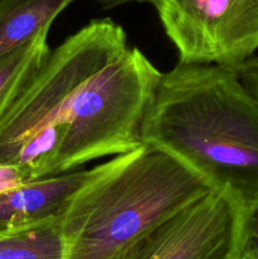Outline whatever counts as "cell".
Instances as JSON below:
<instances>
[{"mask_svg":"<svg viewBox=\"0 0 258 259\" xmlns=\"http://www.w3.org/2000/svg\"><path fill=\"white\" fill-rule=\"evenodd\" d=\"M161 77L120 25L91 20L50 51L3 116L0 162L32 181L138 148Z\"/></svg>","mask_w":258,"mask_h":259,"instance_id":"1","label":"cell"},{"mask_svg":"<svg viewBox=\"0 0 258 259\" xmlns=\"http://www.w3.org/2000/svg\"><path fill=\"white\" fill-rule=\"evenodd\" d=\"M142 141L243 207L258 201V104L234 68L179 61L162 73Z\"/></svg>","mask_w":258,"mask_h":259,"instance_id":"2","label":"cell"},{"mask_svg":"<svg viewBox=\"0 0 258 259\" xmlns=\"http://www.w3.org/2000/svg\"><path fill=\"white\" fill-rule=\"evenodd\" d=\"M211 187L169 154L142 144L95 167L61 217L66 259H114Z\"/></svg>","mask_w":258,"mask_h":259,"instance_id":"3","label":"cell"},{"mask_svg":"<svg viewBox=\"0 0 258 259\" xmlns=\"http://www.w3.org/2000/svg\"><path fill=\"white\" fill-rule=\"evenodd\" d=\"M180 62L234 68L258 50V0H151Z\"/></svg>","mask_w":258,"mask_h":259,"instance_id":"4","label":"cell"},{"mask_svg":"<svg viewBox=\"0 0 258 259\" xmlns=\"http://www.w3.org/2000/svg\"><path fill=\"white\" fill-rule=\"evenodd\" d=\"M243 206L211 190L132 245L124 259H238Z\"/></svg>","mask_w":258,"mask_h":259,"instance_id":"5","label":"cell"},{"mask_svg":"<svg viewBox=\"0 0 258 259\" xmlns=\"http://www.w3.org/2000/svg\"><path fill=\"white\" fill-rule=\"evenodd\" d=\"M95 167L32 180L0 192V234L35 227L62 217L75 192Z\"/></svg>","mask_w":258,"mask_h":259,"instance_id":"6","label":"cell"},{"mask_svg":"<svg viewBox=\"0 0 258 259\" xmlns=\"http://www.w3.org/2000/svg\"><path fill=\"white\" fill-rule=\"evenodd\" d=\"M76 0H0V60L37 33L51 28L56 18Z\"/></svg>","mask_w":258,"mask_h":259,"instance_id":"7","label":"cell"},{"mask_svg":"<svg viewBox=\"0 0 258 259\" xmlns=\"http://www.w3.org/2000/svg\"><path fill=\"white\" fill-rule=\"evenodd\" d=\"M50 29L45 28L27 45L0 60V120L47 58Z\"/></svg>","mask_w":258,"mask_h":259,"instance_id":"8","label":"cell"},{"mask_svg":"<svg viewBox=\"0 0 258 259\" xmlns=\"http://www.w3.org/2000/svg\"><path fill=\"white\" fill-rule=\"evenodd\" d=\"M60 219L0 235V259H66Z\"/></svg>","mask_w":258,"mask_h":259,"instance_id":"9","label":"cell"},{"mask_svg":"<svg viewBox=\"0 0 258 259\" xmlns=\"http://www.w3.org/2000/svg\"><path fill=\"white\" fill-rule=\"evenodd\" d=\"M238 259H258V201L243 207Z\"/></svg>","mask_w":258,"mask_h":259,"instance_id":"10","label":"cell"},{"mask_svg":"<svg viewBox=\"0 0 258 259\" xmlns=\"http://www.w3.org/2000/svg\"><path fill=\"white\" fill-rule=\"evenodd\" d=\"M243 88L258 104V55H253L234 67Z\"/></svg>","mask_w":258,"mask_h":259,"instance_id":"11","label":"cell"},{"mask_svg":"<svg viewBox=\"0 0 258 259\" xmlns=\"http://www.w3.org/2000/svg\"><path fill=\"white\" fill-rule=\"evenodd\" d=\"M27 181V177L24 176L19 167L12 163L0 162V192L19 186Z\"/></svg>","mask_w":258,"mask_h":259,"instance_id":"12","label":"cell"},{"mask_svg":"<svg viewBox=\"0 0 258 259\" xmlns=\"http://www.w3.org/2000/svg\"><path fill=\"white\" fill-rule=\"evenodd\" d=\"M90 2L98 3L105 9H110V8L128 4V3H151V0H90Z\"/></svg>","mask_w":258,"mask_h":259,"instance_id":"13","label":"cell"},{"mask_svg":"<svg viewBox=\"0 0 258 259\" xmlns=\"http://www.w3.org/2000/svg\"><path fill=\"white\" fill-rule=\"evenodd\" d=\"M0 235H3V234H0Z\"/></svg>","mask_w":258,"mask_h":259,"instance_id":"14","label":"cell"}]
</instances>
